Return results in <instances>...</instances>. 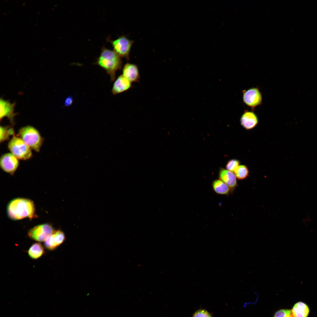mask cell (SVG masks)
<instances>
[{
    "mask_svg": "<svg viewBox=\"0 0 317 317\" xmlns=\"http://www.w3.org/2000/svg\"><path fill=\"white\" fill-rule=\"evenodd\" d=\"M7 210L9 217L16 220L26 218H33L35 216V208L34 203L31 200L18 198L9 203Z\"/></svg>",
    "mask_w": 317,
    "mask_h": 317,
    "instance_id": "1",
    "label": "cell"
},
{
    "mask_svg": "<svg viewBox=\"0 0 317 317\" xmlns=\"http://www.w3.org/2000/svg\"><path fill=\"white\" fill-rule=\"evenodd\" d=\"M121 58L113 50L103 47L95 63L104 69L109 75L111 80L114 81L116 72L122 68Z\"/></svg>",
    "mask_w": 317,
    "mask_h": 317,
    "instance_id": "2",
    "label": "cell"
},
{
    "mask_svg": "<svg viewBox=\"0 0 317 317\" xmlns=\"http://www.w3.org/2000/svg\"><path fill=\"white\" fill-rule=\"evenodd\" d=\"M17 136L21 138L32 149L39 152L43 139L39 131L34 127L27 125L21 127Z\"/></svg>",
    "mask_w": 317,
    "mask_h": 317,
    "instance_id": "3",
    "label": "cell"
},
{
    "mask_svg": "<svg viewBox=\"0 0 317 317\" xmlns=\"http://www.w3.org/2000/svg\"><path fill=\"white\" fill-rule=\"evenodd\" d=\"M9 150L18 159L26 160L32 156L31 149L21 138L14 135L8 144Z\"/></svg>",
    "mask_w": 317,
    "mask_h": 317,
    "instance_id": "4",
    "label": "cell"
},
{
    "mask_svg": "<svg viewBox=\"0 0 317 317\" xmlns=\"http://www.w3.org/2000/svg\"><path fill=\"white\" fill-rule=\"evenodd\" d=\"M113 50L121 58L128 60L134 41L124 36H122L117 39L110 40Z\"/></svg>",
    "mask_w": 317,
    "mask_h": 317,
    "instance_id": "5",
    "label": "cell"
},
{
    "mask_svg": "<svg viewBox=\"0 0 317 317\" xmlns=\"http://www.w3.org/2000/svg\"><path fill=\"white\" fill-rule=\"evenodd\" d=\"M55 231L50 224L44 223L35 226L30 229L28 235L31 239L35 241L45 242Z\"/></svg>",
    "mask_w": 317,
    "mask_h": 317,
    "instance_id": "6",
    "label": "cell"
},
{
    "mask_svg": "<svg viewBox=\"0 0 317 317\" xmlns=\"http://www.w3.org/2000/svg\"><path fill=\"white\" fill-rule=\"evenodd\" d=\"M242 92L243 102L248 107L254 109L262 104V95L258 88L252 87Z\"/></svg>",
    "mask_w": 317,
    "mask_h": 317,
    "instance_id": "7",
    "label": "cell"
},
{
    "mask_svg": "<svg viewBox=\"0 0 317 317\" xmlns=\"http://www.w3.org/2000/svg\"><path fill=\"white\" fill-rule=\"evenodd\" d=\"M19 165L18 159L11 153L3 154L0 158V166L4 172L13 175Z\"/></svg>",
    "mask_w": 317,
    "mask_h": 317,
    "instance_id": "8",
    "label": "cell"
},
{
    "mask_svg": "<svg viewBox=\"0 0 317 317\" xmlns=\"http://www.w3.org/2000/svg\"><path fill=\"white\" fill-rule=\"evenodd\" d=\"M65 239V235L62 231L55 230L45 242L44 246L47 249L53 250L62 244Z\"/></svg>",
    "mask_w": 317,
    "mask_h": 317,
    "instance_id": "9",
    "label": "cell"
},
{
    "mask_svg": "<svg viewBox=\"0 0 317 317\" xmlns=\"http://www.w3.org/2000/svg\"><path fill=\"white\" fill-rule=\"evenodd\" d=\"M15 103H11L1 98L0 100V119L1 121L4 117L8 118L11 124H14V118L16 114L14 112Z\"/></svg>",
    "mask_w": 317,
    "mask_h": 317,
    "instance_id": "10",
    "label": "cell"
},
{
    "mask_svg": "<svg viewBox=\"0 0 317 317\" xmlns=\"http://www.w3.org/2000/svg\"><path fill=\"white\" fill-rule=\"evenodd\" d=\"M131 83L139 82L140 75L138 66L135 64L126 63L122 69V74Z\"/></svg>",
    "mask_w": 317,
    "mask_h": 317,
    "instance_id": "11",
    "label": "cell"
},
{
    "mask_svg": "<svg viewBox=\"0 0 317 317\" xmlns=\"http://www.w3.org/2000/svg\"><path fill=\"white\" fill-rule=\"evenodd\" d=\"M241 125L245 129H250L254 128L257 124L258 119L256 114L253 111L245 110L242 114L240 119Z\"/></svg>",
    "mask_w": 317,
    "mask_h": 317,
    "instance_id": "12",
    "label": "cell"
},
{
    "mask_svg": "<svg viewBox=\"0 0 317 317\" xmlns=\"http://www.w3.org/2000/svg\"><path fill=\"white\" fill-rule=\"evenodd\" d=\"M132 87L131 83L122 75L119 76L115 80L112 89V92L114 95L126 91Z\"/></svg>",
    "mask_w": 317,
    "mask_h": 317,
    "instance_id": "13",
    "label": "cell"
},
{
    "mask_svg": "<svg viewBox=\"0 0 317 317\" xmlns=\"http://www.w3.org/2000/svg\"><path fill=\"white\" fill-rule=\"evenodd\" d=\"M219 177L220 180L230 188H234L237 185L236 177L235 174L227 170L221 169L219 172Z\"/></svg>",
    "mask_w": 317,
    "mask_h": 317,
    "instance_id": "14",
    "label": "cell"
},
{
    "mask_svg": "<svg viewBox=\"0 0 317 317\" xmlns=\"http://www.w3.org/2000/svg\"><path fill=\"white\" fill-rule=\"evenodd\" d=\"M291 311L293 317H307L309 313L308 305L301 301L296 303Z\"/></svg>",
    "mask_w": 317,
    "mask_h": 317,
    "instance_id": "15",
    "label": "cell"
},
{
    "mask_svg": "<svg viewBox=\"0 0 317 317\" xmlns=\"http://www.w3.org/2000/svg\"><path fill=\"white\" fill-rule=\"evenodd\" d=\"M28 253L30 258L33 259H37L40 258L44 254V248L40 243H35L30 247Z\"/></svg>",
    "mask_w": 317,
    "mask_h": 317,
    "instance_id": "16",
    "label": "cell"
},
{
    "mask_svg": "<svg viewBox=\"0 0 317 317\" xmlns=\"http://www.w3.org/2000/svg\"><path fill=\"white\" fill-rule=\"evenodd\" d=\"M212 187L216 193L221 195H226L229 193L230 187L220 180H216L212 183Z\"/></svg>",
    "mask_w": 317,
    "mask_h": 317,
    "instance_id": "17",
    "label": "cell"
},
{
    "mask_svg": "<svg viewBox=\"0 0 317 317\" xmlns=\"http://www.w3.org/2000/svg\"><path fill=\"white\" fill-rule=\"evenodd\" d=\"M0 143L8 140L10 136L15 135L13 128L11 127L1 126L0 127Z\"/></svg>",
    "mask_w": 317,
    "mask_h": 317,
    "instance_id": "18",
    "label": "cell"
},
{
    "mask_svg": "<svg viewBox=\"0 0 317 317\" xmlns=\"http://www.w3.org/2000/svg\"><path fill=\"white\" fill-rule=\"evenodd\" d=\"M234 173L237 178L242 180L246 178L248 176L249 170L246 166L241 165L239 166Z\"/></svg>",
    "mask_w": 317,
    "mask_h": 317,
    "instance_id": "19",
    "label": "cell"
},
{
    "mask_svg": "<svg viewBox=\"0 0 317 317\" xmlns=\"http://www.w3.org/2000/svg\"><path fill=\"white\" fill-rule=\"evenodd\" d=\"M239 161L236 159H232L229 161L226 165V168L227 170L232 172H234L239 166Z\"/></svg>",
    "mask_w": 317,
    "mask_h": 317,
    "instance_id": "20",
    "label": "cell"
},
{
    "mask_svg": "<svg viewBox=\"0 0 317 317\" xmlns=\"http://www.w3.org/2000/svg\"><path fill=\"white\" fill-rule=\"evenodd\" d=\"M274 317H293L291 311L287 309H282L277 311Z\"/></svg>",
    "mask_w": 317,
    "mask_h": 317,
    "instance_id": "21",
    "label": "cell"
},
{
    "mask_svg": "<svg viewBox=\"0 0 317 317\" xmlns=\"http://www.w3.org/2000/svg\"><path fill=\"white\" fill-rule=\"evenodd\" d=\"M192 317H213L207 311L204 309H200L197 311L193 314Z\"/></svg>",
    "mask_w": 317,
    "mask_h": 317,
    "instance_id": "22",
    "label": "cell"
},
{
    "mask_svg": "<svg viewBox=\"0 0 317 317\" xmlns=\"http://www.w3.org/2000/svg\"><path fill=\"white\" fill-rule=\"evenodd\" d=\"M73 101V97L72 96H69L65 99L64 102V105L66 107H68L72 104Z\"/></svg>",
    "mask_w": 317,
    "mask_h": 317,
    "instance_id": "23",
    "label": "cell"
}]
</instances>
